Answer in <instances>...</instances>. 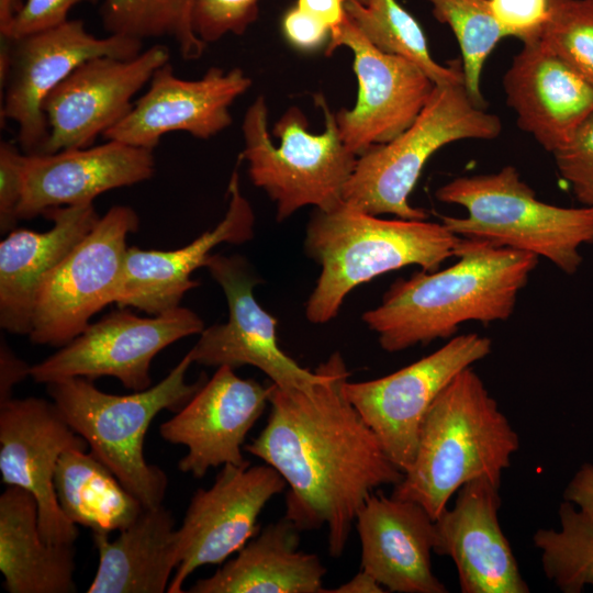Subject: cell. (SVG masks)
I'll list each match as a JSON object with an SVG mask.
<instances>
[{
  "label": "cell",
  "mask_w": 593,
  "mask_h": 593,
  "mask_svg": "<svg viewBox=\"0 0 593 593\" xmlns=\"http://www.w3.org/2000/svg\"><path fill=\"white\" fill-rule=\"evenodd\" d=\"M318 368L323 378L306 390L270 383L267 424L245 450L284 479V517L300 530L325 526L329 555L339 557L366 500L404 473L347 399L342 354Z\"/></svg>",
  "instance_id": "6da1fadb"
},
{
  "label": "cell",
  "mask_w": 593,
  "mask_h": 593,
  "mask_svg": "<svg viewBox=\"0 0 593 593\" xmlns=\"http://www.w3.org/2000/svg\"><path fill=\"white\" fill-rule=\"evenodd\" d=\"M457 261L444 270L400 278L362 314L388 353L452 336L462 323L506 321L538 265L535 254L462 237Z\"/></svg>",
  "instance_id": "7a4b0ae2"
},
{
  "label": "cell",
  "mask_w": 593,
  "mask_h": 593,
  "mask_svg": "<svg viewBox=\"0 0 593 593\" xmlns=\"http://www.w3.org/2000/svg\"><path fill=\"white\" fill-rule=\"evenodd\" d=\"M519 437L471 367L459 372L429 407L415 458L391 496L422 505L436 521L466 483L501 485Z\"/></svg>",
  "instance_id": "3957f363"
},
{
  "label": "cell",
  "mask_w": 593,
  "mask_h": 593,
  "mask_svg": "<svg viewBox=\"0 0 593 593\" xmlns=\"http://www.w3.org/2000/svg\"><path fill=\"white\" fill-rule=\"evenodd\" d=\"M461 239L443 223L382 219L344 201L327 211L315 209L303 246L321 272L305 304L306 318L329 322L353 289L382 273L412 265L438 270L457 256Z\"/></svg>",
  "instance_id": "277c9868"
},
{
  "label": "cell",
  "mask_w": 593,
  "mask_h": 593,
  "mask_svg": "<svg viewBox=\"0 0 593 593\" xmlns=\"http://www.w3.org/2000/svg\"><path fill=\"white\" fill-rule=\"evenodd\" d=\"M324 116V131H309L305 113L289 107L269 132V109L264 96L247 108L242 122L244 148L250 181L266 192L282 222L304 206L327 211L340 204L357 155L343 142L335 112L323 93L313 96Z\"/></svg>",
  "instance_id": "5b68a950"
},
{
  "label": "cell",
  "mask_w": 593,
  "mask_h": 593,
  "mask_svg": "<svg viewBox=\"0 0 593 593\" xmlns=\"http://www.w3.org/2000/svg\"><path fill=\"white\" fill-rule=\"evenodd\" d=\"M192 363L187 353L157 384L125 395L103 392L81 377L46 384L67 424L145 508L161 505L168 485L165 472L145 459V436L163 410L179 411L203 385V378L186 381Z\"/></svg>",
  "instance_id": "8992f818"
},
{
  "label": "cell",
  "mask_w": 593,
  "mask_h": 593,
  "mask_svg": "<svg viewBox=\"0 0 593 593\" xmlns=\"http://www.w3.org/2000/svg\"><path fill=\"white\" fill-rule=\"evenodd\" d=\"M435 195L467 210L465 217L441 216L455 235L545 257L569 275L582 262L580 248L593 244V210L540 201L513 166L455 178Z\"/></svg>",
  "instance_id": "52a82bcc"
},
{
  "label": "cell",
  "mask_w": 593,
  "mask_h": 593,
  "mask_svg": "<svg viewBox=\"0 0 593 593\" xmlns=\"http://www.w3.org/2000/svg\"><path fill=\"white\" fill-rule=\"evenodd\" d=\"M501 132V119L477 105L463 83L435 85L407 128L357 157L343 200L372 215L427 220L409 198L428 159L452 142L493 139Z\"/></svg>",
  "instance_id": "ba28073f"
},
{
  "label": "cell",
  "mask_w": 593,
  "mask_h": 593,
  "mask_svg": "<svg viewBox=\"0 0 593 593\" xmlns=\"http://www.w3.org/2000/svg\"><path fill=\"white\" fill-rule=\"evenodd\" d=\"M137 213L114 205L52 270L40 287L30 340L63 347L90 324V318L122 292L127 236L137 231Z\"/></svg>",
  "instance_id": "9c48e42d"
},
{
  "label": "cell",
  "mask_w": 593,
  "mask_h": 593,
  "mask_svg": "<svg viewBox=\"0 0 593 593\" xmlns=\"http://www.w3.org/2000/svg\"><path fill=\"white\" fill-rule=\"evenodd\" d=\"M491 350L489 337L477 333L458 335L391 374L346 381L345 394L389 459L404 473L415 458L423 421L436 398L459 372Z\"/></svg>",
  "instance_id": "30bf717a"
},
{
  "label": "cell",
  "mask_w": 593,
  "mask_h": 593,
  "mask_svg": "<svg viewBox=\"0 0 593 593\" xmlns=\"http://www.w3.org/2000/svg\"><path fill=\"white\" fill-rule=\"evenodd\" d=\"M204 323L193 311L177 306L153 317L114 311L89 324L58 351L31 366L30 377L38 383L81 377L94 380L113 377L133 391L152 387L154 357L175 342L201 334Z\"/></svg>",
  "instance_id": "8fae6325"
},
{
  "label": "cell",
  "mask_w": 593,
  "mask_h": 593,
  "mask_svg": "<svg viewBox=\"0 0 593 593\" xmlns=\"http://www.w3.org/2000/svg\"><path fill=\"white\" fill-rule=\"evenodd\" d=\"M11 38V37H10ZM143 41L120 34L97 37L82 20L11 38L10 69L1 89V121L18 124V144L24 154H40L48 137L43 112L47 94L83 61L99 57L132 58Z\"/></svg>",
  "instance_id": "7c38bea8"
},
{
  "label": "cell",
  "mask_w": 593,
  "mask_h": 593,
  "mask_svg": "<svg viewBox=\"0 0 593 593\" xmlns=\"http://www.w3.org/2000/svg\"><path fill=\"white\" fill-rule=\"evenodd\" d=\"M287 486L271 466L224 465L213 484L198 489L177 528L179 564L169 593H182L198 568L220 564L259 533L257 519L266 504Z\"/></svg>",
  "instance_id": "4fadbf2b"
},
{
  "label": "cell",
  "mask_w": 593,
  "mask_h": 593,
  "mask_svg": "<svg viewBox=\"0 0 593 593\" xmlns=\"http://www.w3.org/2000/svg\"><path fill=\"white\" fill-rule=\"evenodd\" d=\"M351 51L358 81L355 104L335 112L339 135L355 155L387 143L407 128L427 102L435 83L413 61L372 45L349 18L329 34L326 56Z\"/></svg>",
  "instance_id": "5bb4252c"
},
{
  "label": "cell",
  "mask_w": 593,
  "mask_h": 593,
  "mask_svg": "<svg viewBox=\"0 0 593 593\" xmlns=\"http://www.w3.org/2000/svg\"><path fill=\"white\" fill-rule=\"evenodd\" d=\"M205 268L224 292L228 320L204 328L188 351L193 362L253 366L282 389L306 390L323 378L321 369L298 365L278 345L277 320L257 302L254 289L261 280L240 256L211 254Z\"/></svg>",
  "instance_id": "9a60e30c"
},
{
  "label": "cell",
  "mask_w": 593,
  "mask_h": 593,
  "mask_svg": "<svg viewBox=\"0 0 593 593\" xmlns=\"http://www.w3.org/2000/svg\"><path fill=\"white\" fill-rule=\"evenodd\" d=\"M169 58L168 47L155 44L132 58L99 56L80 64L43 102L48 137L40 154L93 145L130 113L134 96Z\"/></svg>",
  "instance_id": "2e32d148"
},
{
  "label": "cell",
  "mask_w": 593,
  "mask_h": 593,
  "mask_svg": "<svg viewBox=\"0 0 593 593\" xmlns=\"http://www.w3.org/2000/svg\"><path fill=\"white\" fill-rule=\"evenodd\" d=\"M87 447L54 402L29 396L0 404L2 482L33 494L38 528L47 544H75L78 538L77 525L66 517L56 499L54 475L64 451Z\"/></svg>",
  "instance_id": "e0dca14e"
},
{
  "label": "cell",
  "mask_w": 593,
  "mask_h": 593,
  "mask_svg": "<svg viewBox=\"0 0 593 593\" xmlns=\"http://www.w3.org/2000/svg\"><path fill=\"white\" fill-rule=\"evenodd\" d=\"M130 113L103 137L154 150L170 132L209 139L233 122L230 108L253 85L243 69L209 68L200 79L176 76L168 61L149 80Z\"/></svg>",
  "instance_id": "ac0fdd59"
},
{
  "label": "cell",
  "mask_w": 593,
  "mask_h": 593,
  "mask_svg": "<svg viewBox=\"0 0 593 593\" xmlns=\"http://www.w3.org/2000/svg\"><path fill=\"white\" fill-rule=\"evenodd\" d=\"M228 366L211 379L168 421L159 426L164 440L183 445L178 469L202 478L211 468L240 466L245 438L269 404L270 384L238 377Z\"/></svg>",
  "instance_id": "d6986e66"
},
{
  "label": "cell",
  "mask_w": 593,
  "mask_h": 593,
  "mask_svg": "<svg viewBox=\"0 0 593 593\" xmlns=\"http://www.w3.org/2000/svg\"><path fill=\"white\" fill-rule=\"evenodd\" d=\"M499 490L488 479L470 481L435 521L434 552L454 561L462 593L529 592L499 522Z\"/></svg>",
  "instance_id": "ffe728a7"
},
{
  "label": "cell",
  "mask_w": 593,
  "mask_h": 593,
  "mask_svg": "<svg viewBox=\"0 0 593 593\" xmlns=\"http://www.w3.org/2000/svg\"><path fill=\"white\" fill-rule=\"evenodd\" d=\"M155 165L154 150L113 139L53 154H25L19 220L52 208L93 203L101 193L150 179Z\"/></svg>",
  "instance_id": "44dd1931"
},
{
  "label": "cell",
  "mask_w": 593,
  "mask_h": 593,
  "mask_svg": "<svg viewBox=\"0 0 593 593\" xmlns=\"http://www.w3.org/2000/svg\"><path fill=\"white\" fill-rule=\"evenodd\" d=\"M503 87L518 126L551 154L593 113V82L539 38L523 43Z\"/></svg>",
  "instance_id": "7402d4cb"
},
{
  "label": "cell",
  "mask_w": 593,
  "mask_h": 593,
  "mask_svg": "<svg viewBox=\"0 0 593 593\" xmlns=\"http://www.w3.org/2000/svg\"><path fill=\"white\" fill-rule=\"evenodd\" d=\"M227 210L216 226L175 250L128 247L123 288L116 304L158 315L179 306L183 295L199 286L191 275L205 267L213 248L223 243L240 245L254 236L255 213L243 194L237 167L227 186Z\"/></svg>",
  "instance_id": "603a6c76"
},
{
  "label": "cell",
  "mask_w": 593,
  "mask_h": 593,
  "mask_svg": "<svg viewBox=\"0 0 593 593\" xmlns=\"http://www.w3.org/2000/svg\"><path fill=\"white\" fill-rule=\"evenodd\" d=\"M355 523L361 544V570L387 592H448L433 572L435 521L422 505L372 493Z\"/></svg>",
  "instance_id": "cb8c5ba5"
},
{
  "label": "cell",
  "mask_w": 593,
  "mask_h": 593,
  "mask_svg": "<svg viewBox=\"0 0 593 593\" xmlns=\"http://www.w3.org/2000/svg\"><path fill=\"white\" fill-rule=\"evenodd\" d=\"M43 215L53 222L51 230L14 228L0 243V326L11 334H30L43 281L100 219L93 203L52 208Z\"/></svg>",
  "instance_id": "d4e9b609"
},
{
  "label": "cell",
  "mask_w": 593,
  "mask_h": 593,
  "mask_svg": "<svg viewBox=\"0 0 593 593\" xmlns=\"http://www.w3.org/2000/svg\"><path fill=\"white\" fill-rule=\"evenodd\" d=\"M300 529L283 517L253 537L235 558L190 593H325L326 568L314 553L299 550Z\"/></svg>",
  "instance_id": "484cf974"
},
{
  "label": "cell",
  "mask_w": 593,
  "mask_h": 593,
  "mask_svg": "<svg viewBox=\"0 0 593 593\" xmlns=\"http://www.w3.org/2000/svg\"><path fill=\"white\" fill-rule=\"evenodd\" d=\"M92 533L99 563L87 593H164L179 564L175 518L163 504L141 515L111 540Z\"/></svg>",
  "instance_id": "4316f807"
},
{
  "label": "cell",
  "mask_w": 593,
  "mask_h": 593,
  "mask_svg": "<svg viewBox=\"0 0 593 593\" xmlns=\"http://www.w3.org/2000/svg\"><path fill=\"white\" fill-rule=\"evenodd\" d=\"M75 544H47L35 497L8 485L0 495V571L10 593H74Z\"/></svg>",
  "instance_id": "83f0119b"
},
{
  "label": "cell",
  "mask_w": 593,
  "mask_h": 593,
  "mask_svg": "<svg viewBox=\"0 0 593 593\" xmlns=\"http://www.w3.org/2000/svg\"><path fill=\"white\" fill-rule=\"evenodd\" d=\"M54 489L66 517L92 533L120 532L145 508L115 474L86 449H68L61 454Z\"/></svg>",
  "instance_id": "f1b7e54d"
},
{
  "label": "cell",
  "mask_w": 593,
  "mask_h": 593,
  "mask_svg": "<svg viewBox=\"0 0 593 593\" xmlns=\"http://www.w3.org/2000/svg\"><path fill=\"white\" fill-rule=\"evenodd\" d=\"M351 23L380 51L416 64L435 85L463 83L461 60L448 66L432 56L427 38L417 20L398 0L347 1Z\"/></svg>",
  "instance_id": "f546056e"
},
{
  "label": "cell",
  "mask_w": 593,
  "mask_h": 593,
  "mask_svg": "<svg viewBox=\"0 0 593 593\" xmlns=\"http://www.w3.org/2000/svg\"><path fill=\"white\" fill-rule=\"evenodd\" d=\"M194 0H103L100 16L110 34L144 41L171 38L186 60L199 59L206 44L193 30Z\"/></svg>",
  "instance_id": "4dcf8cb0"
},
{
  "label": "cell",
  "mask_w": 593,
  "mask_h": 593,
  "mask_svg": "<svg viewBox=\"0 0 593 593\" xmlns=\"http://www.w3.org/2000/svg\"><path fill=\"white\" fill-rule=\"evenodd\" d=\"M559 529H538L533 536L545 575L564 593L593 585V515L563 500Z\"/></svg>",
  "instance_id": "1f68e13d"
},
{
  "label": "cell",
  "mask_w": 593,
  "mask_h": 593,
  "mask_svg": "<svg viewBox=\"0 0 593 593\" xmlns=\"http://www.w3.org/2000/svg\"><path fill=\"white\" fill-rule=\"evenodd\" d=\"M434 16L452 31L461 52L463 86L473 102L484 108L480 83L484 64L506 37L489 0H428Z\"/></svg>",
  "instance_id": "d6a6232c"
},
{
  "label": "cell",
  "mask_w": 593,
  "mask_h": 593,
  "mask_svg": "<svg viewBox=\"0 0 593 593\" xmlns=\"http://www.w3.org/2000/svg\"><path fill=\"white\" fill-rule=\"evenodd\" d=\"M539 41L593 82V0H550Z\"/></svg>",
  "instance_id": "836d02e7"
},
{
  "label": "cell",
  "mask_w": 593,
  "mask_h": 593,
  "mask_svg": "<svg viewBox=\"0 0 593 593\" xmlns=\"http://www.w3.org/2000/svg\"><path fill=\"white\" fill-rule=\"evenodd\" d=\"M260 0H194L193 30L206 45L228 34L243 35L258 19Z\"/></svg>",
  "instance_id": "e575fe53"
},
{
  "label": "cell",
  "mask_w": 593,
  "mask_h": 593,
  "mask_svg": "<svg viewBox=\"0 0 593 593\" xmlns=\"http://www.w3.org/2000/svg\"><path fill=\"white\" fill-rule=\"evenodd\" d=\"M560 176L582 206L593 210V113L552 153Z\"/></svg>",
  "instance_id": "d590c367"
},
{
  "label": "cell",
  "mask_w": 593,
  "mask_h": 593,
  "mask_svg": "<svg viewBox=\"0 0 593 593\" xmlns=\"http://www.w3.org/2000/svg\"><path fill=\"white\" fill-rule=\"evenodd\" d=\"M506 36L523 43L538 40L549 15L550 0H489Z\"/></svg>",
  "instance_id": "8d00e7d4"
},
{
  "label": "cell",
  "mask_w": 593,
  "mask_h": 593,
  "mask_svg": "<svg viewBox=\"0 0 593 593\" xmlns=\"http://www.w3.org/2000/svg\"><path fill=\"white\" fill-rule=\"evenodd\" d=\"M25 154L12 142L0 143V232L15 228L24 187Z\"/></svg>",
  "instance_id": "74e56055"
},
{
  "label": "cell",
  "mask_w": 593,
  "mask_h": 593,
  "mask_svg": "<svg viewBox=\"0 0 593 593\" xmlns=\"http://www.w3.org/2000/svg\"><path fill=\"white\" fill-rule=\"evenodd\" d=\"M100 0H25L3 36L19 38L59 26L68 21L70 9Z\"/></svg>",
  "instance_id": "f35d334b"
},
{
  "label": "cell",
  "mask_w": 593,
  "mask_h": 593,
  "mask_svg": "<svg viewBox=\"0 0 593 593\" xmlns=\"http://www.w3.org/2000/svg\"><path fill=\"white\" fill-rule=\"evenodd\" d=\"M282 33L290 45L302 52H313L327 45L331 34L327 26L296 5L283 15Z\"/></svg>",
  "instance_id": "ab89813d"
},
{
  "label": "cell",
  "mask_w": 593,
  "mask_h": 593,
  "mask_svg": "<svg viewBox=\"0 0 593 593\" xmlns=\"http://www.w3.org/2000/svg\"><path fill=\"white\" fill-rule=\"evenodd\" d=\"M31 366L20 359L5 342L0 345V404L12 399L13 388L27 376Z\"/></svg>",
  "instance_id": "60d3db41"
},
{
  "label": "cell",
  "mask_w": 593,
  "mask_h": 593,
  "mask_svg": "<svg viewBox=\"0 0 593 593\" xmlns=\"http://www.w3.org/2000/svg\"><path fill=\"white\" fill-rule=\"evenodd\" d=\"M348 0H296V7L310 14L333 33L348 19L346 3Z\"/></svg>",
  "instance_id": "b9f144b4"
},
{
  "label": "cell",
  "mask_w": 593,
  "mask_h": 593,
  "mask_svg": "<svg viewBox=\"0 0 593 593\" xmlns=\"http://www.w3.org/2000/svg\"><path fill=\"white\" fill-rule=\"evenodd\" d=\"M563 500L593 515V465H583L568 483Z\"/></svg>",
  "instance_id": "7bdbcfd3"
},
{
  "label": "cell",
  "mask_w": 593,
  "mask_h": 593,
  "mask_svg": "<svg viewBox=\"0 0 593 593\" xmlns=\"http://www.w3.org/2000/svg\"><path fill=\"white\" fill-rule=\"evenodd\" d=\"M332 593H383L387 590L369 573L360 570L349 581L340 584L338 588L327 590Z\"/></svg>",
  "instance_id": "ee69618b"
},
{
  "label": "cell",
  "mask_w": 593,
  "mask_h": 593,
  "mask_svg": "<svg viewBox=\"0 0 593 593\" xmlns=\"http://www.w3.org/2000/svg\"><path fill=\"white\" fill-rule=\"evenodd\" d=\"M21 0H0V35H5L11 23L21 9Z\"/></svg>",
  "instance_id": "f6af8a7d"
},
{
  "label": "cell",
  "mask_w": 593,
  "mask_h": 593,
  "mask_svg": "<svg viewBox=\"0 0 593 593\" xmlns=\"http://www.w3.org/2000/svg\"><path fill=\"white\" fill-rule=\"evenodd\" d=\"M348 1H356V2H360V3H366L368 0H348Z\"/></svg>",
  "instance_id": "bcb514c9"
}]
</instances>
